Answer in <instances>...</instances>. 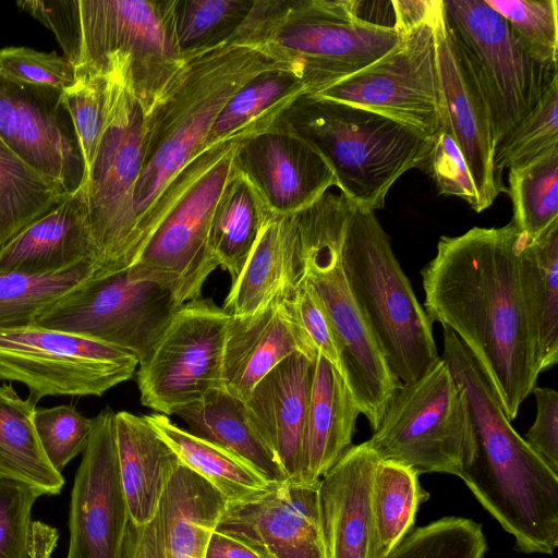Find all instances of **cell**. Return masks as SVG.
Instances as JSON below:
<instances>
[{"instance_id": "obj_24", "label": "cell", "mask_w": 558, "mask_h": 558, "mask_svg": "<svg viewBox=\"0 0 558 558\" xmlns=\"http://www.w3.org/2000/svg\"><path fill=\"white\" fill-rule=\"evenodd\" d=\"M314 360L296 352L281 361L244 401L247 417L287 480L300 482Z\"/></svg>"}, {"instance_id": "obj_46", "label": "cell", "mask_w": 558, "mask_h": 558, "mask_svg": "<svg viewBox=\"0 0 558 558\" xmlns=\"http://www.w3.org/2000/svg\"><path fill=\"white\" fill-rule=\"evenodd\" d=\"M34 424L48 461L62 473L65 465L87 447L93 418L84 416L72 404L36 407Z\"/></svg>"}, {"instance_id": "obj_11", "label": "cell", "mask_w": 558, "mask_h": 558, "mask_svg": "<svg viewBox=\"0 0 558 558\" xmlns=\"http://www.w3.org/2000/svg\"><path fill=\"white\" fill-rule=\"evenodd\" d=\"M471 439L463 391L440 357L420 378L401 384L366 444L380 461L459 476Z\"/></svg>"}, {"instance_id": "obj_7", "label": "cell", "mask_w": 558, "mask_h": 558, "mask_svg": "<svg viewBox=\"0 0 558 558\" xmlns=\"http://www.w3.org/2000/svg\"><path fill=\"white\" fill-rule=\"evenodd\" d=\"M341 259L354 300L391 373L401 384L416 380L440 360L433 323L375 211L350 199Z\"/></svg>"}, {"instance_id": "obj_28", "label": "cell", "mask_w": 558, "mask_h": 558, "mask_svg": "<svg viewBox=\"0 0 558 558\" xmlns=\"http://www.w3.org/2000/svg\"><path fill=\"white\" fill-rule=\"evenodd\" d=\"M360 414L342 374L317 353L303 438L300 483L320 481L351 447Z\"/></svg>"}, {"instance_id": "obj_15", "label": "cell", "mask_w": 558, "mask_h": 558, "mask_svg": "<svg viewBox=\"0 0 558 558\" xmlns=\"http://www.w3.org/2000/svg\"><path fill=\"white\" fill-rule=\"evenodd\" d=\"M230 315L208 299L182 304L138 363L141 402L175 415L223 388L222 362Z\"/></svg>"}, {"instance_id": "obj_17", "label": "cell", "mask_w": 558, "mask_h": 558, "mask_svg": "<svg viewBox=\"0 0 558 558\" xmlns=\"http://www.w3.org/2000/svg\"><path fill=\"white\" fill-rule=\"evenodd\" d=\"M319 488L320 481L269 483L250 496L227 501L216 531L265 558H327Z\"/></svg>"}, {"instance_id": "obj_52", "label": "cell", "mask_w": 558, "mask_h": 558, "mask_svg": "<svg viewBox=\"0 0 558 558\" xmlns=\"http://www.w3.org/2000/svg\"><path fill=\"white\" fill-rule=\"evenodd\" d=\"M45 558H50V557H45Z\"/></svg>"}, {"instance_id": "obj_16", "label": "cell", "mask_w": 558, "mask_h": 558, "mask_svg": "<svg viewBox=\"0 0 558 558\" xmlns=\"http://www.w3.org/2000/svg\"><path fill=\"white\" fill-rule=\"evenodd\" d=\"M432 14L401 34L400 41L355 74L318 96L352 104L432 137L439 131V78Z\"/></svg>"}, {"instance_id": "obj_37", "label": "cell", "mask_w": 558, "mask_h": 558, "mask_svg": "<svg viewBox=\"0 0 558 558\" xmlns=\"http://www.w3.org/2000/svg\"><path fill=\"white\" fill-rule=\"evenodd\" d=\"M303 93H306L304 85L290 68L262 71L241 86L220 110L205 140V148L275 117Z\"/></svg>"}, {"instance_id": "obj_20", "label": "cell", "mask_w": 558, "mask_h": 558, "mask_svg": "<svg viewBox=\"0 0 558 558\" xmlns=\"http://www.w3.org/2000/svg\"><path fill=\"white\" fill-rule=\"evenodd\" d=\"M61 95L0 76V140L72 194L83 185L85 166Z\"/></svg>"}, {"instance_id": "obj_19", "label": "cell", "mask_w": 558, "mask_h": 558, "mask_svg": "<svg viewBox=\"0 0 558 558\" xmlns=\"http://www.w3.org/2000/svg\"><path fill=\"white\" fill-rule=\"evenodd\" d=\"M434 28L439 78V131L448 134L464 156L482 209L505 190L494 168L495 137L484 93L446 21L438 0Z\"/></svg>"}, {"instance_id": "obj_29", "label": "cell", "mask_w": 558, "mask_h": 558, "mask_svg": "<svg viewBox=\"0 0 558 558\" xmlns=\"http://www.w3.org/2000/svg\"><path fill=\"white\" fill-rule=\"evenodd\" d=\"M116 442L129 519L144 524L181 462L145 416L128 411L116 413Z\"/></svg>"}, {"instance_id": "obj_25", "label": "cell", "mask_w": 558, "mask_h": 558, "mask_svg": "<svg viewBox=\"0 0 558 558\" xmlns=\"http://www.w3.org/2000/svg\"><path fill=\"white\" fill-rule=\"evenodd\" d=\"M378 461L364 441L351 446L322 477L327 558H372L371 493Z\"/></svg>"}, {"instance_id": "obj_9", "label": "cell", "mask_w": 558, "mask_h": 558, "mask_svg": "<svg viewBox=\"0 0 558 558\" xmlns=\"http://www.w3.org/2000/svg\"><path fill=\"white\" fill-rule=\"evenodd\" d=\"M349 199L326 192L296 213L305 278L318 295L333 328L342 375L373 432L401 386L365 322L350 289L341 259Z\"/></svg>"}, {"instance_id": "obj_8", "label": "cell", "mask_w": 558, "mask_h": 558, "mask_svg": "<svg viewBox=\"0 0 558 558\" xmlns=\"http://www.w3.org/2000/svg\"><path fill=\"white\" fill-rule=\"evenodd\" d=\"M271 118L238 132L193 158L173 179L153 213L154 232L130 268L168 289L180 304L199 299L218 264L209 246L215 207L232 170L239 142Z\"/></svg>"}, {"instance_id": "obj_12", "label": "cell", "mask_w": 558, "mask_h": 558, "mask_svg": "<svg viewBox=\"0 0 558 558\" xmlns=\"http://www.w3.org/2000/svg\"><path fill=\"white\" fill-rule=\"evenodd\" d=\"M138 363L126 350L35 323L0 329V380L25 385L35 403L47 396L101 397L131 379Z\"/></svg>"}, {"instance_id": "obj_49", "label": "cell", "mask_w": 558, "mask_h": 558, "mask_svg": "<svg viewBox=\"0 0 558 558\" xmlns=\"http://www.w3.org/2000/svg\"><path fill=\"white\" fill-rule=\"evenodd\" d=\"M290 302L310 344L342 374L333 328L318 295L305 277L290 294Z\"/></svg>"}, {"instance_id": "obj_6", "label": "cell", "mask_w": 558, "mask_h": 558, "mask_svg": "<svg viewBox=\"0 0 558 558\" xmlns=\"http://www.w3.org/2000/svg\"><path fill=\"white\" fill-rule=\"evenodd\" d=\"M274 121L320 155L343 196L374 211L402 174L420 168L430 145V137L393 119L308 93Z\"/></svg>"}, {"instance_id": "obj_36", "label": "cell", "mask_w": 558, "mask_h": 558, "mask_svg": "<svg viewBox=\"0 0 558 558\" xmlns=\"http://www.w3.org/2000/svg\"><path fill=\"white\" fill-rule=\"evenodd\" d=\"M68 195L0 140V248Z\"/></svg>"}, {"instance_id": "obj_26", "label": "cell", "mask_w": 558, "mask_h": 558, "mask_svg": "<svg viewBox=\"0 0 558 558\" xmlns=\"http://www.w3.org/2000/svg\"><path fill=\"white\" fill-rule=\"evenodd\" d=\"M92 260L82 187L0 248V271L26 276L60 274Z\"/></svg>"}, {"instance_id": "obj_38", "label": "cell", "mask_w": 558, "mask_h": 558, "mask_svg": "<svg viewBox=\"0 0 558 558\" xmlns=\"http://www.w3.org/2000/svg\"><path fill=\"white\" fill-rule=\"evenodd\" d=\"M512 223L529 240L558 220V146L509 169Z\"/></svg>"}, {"instance_id": "obj_27", "label": "cell", "mask_w": 558, "mask_h": 558, "mask_svg": "<svg viewBox=\"0 0 558 558\" xmlns=\"http://www.w3.org/2000/svg\"><path fill=\"white\" fill-rule=\"evenodd\" d=\"M304 277L296 214H271L222 308L231 316L254 314L278 294L293 291Z\"/></svg>"}, {"instance_id": "obj_18", "label": "cell", "mask_w": 558, "mask_h": 558, "mask_svg": "<svg viewBox=\"0 0 558 558\" xmlns=\"http://www.w3.org/2000/svg\"><path fill=\"white\" fill-rule=\"evenodd\" d=\"M117 442L116 412L93 417L71 494L66 558H117L129 521Z\"/></svg>"}, {"instance_id": "obj_40", "label": "cell", "mask_w": 558, "mask_h": 558, "mask_svg": "<svg viewBox=\"0 0 558 558\" xmlns=\"http://www.w3.org/2000/svg\"><path fill=\"white\" fill-rule=\"evenodd\" d=\"M253 0H174L173 25L183 59L227 44Z\"/></svg>"}, {"instance_id": "obj_30", "label": "cell", "mask_w": 558, "mask_h": 558, "mask_svg": "<svg viewBox=\"0 0 558 558\" xmlns=\"http://www.w3.org/2000/svg\"><path fill=\"white\" fill-rule=\"evenodd\" d=\"M523 293L539 373L558 362V220L520 251Z\"/></svg>"}, {"instance_id": "obj_4", "label": "cell", "mask_w": 558, "mask_h": 558, "mask_svg": "<svg viewBox=\"0 0 558 558\" xmlns=\"http://www.w3.org/2000/svg\"><path fill=\"white\" fill-rule=\"evenodd\" d=\"M276 66L288 65L258 48L240 45L185 58L144 119L142 166L134 192L141 253L154 232L157 202L179 172L206 149L205 140L220 110L253 76Z\"/></svg>"}, {"instance_id": "obj_47", "label": "cell", "mask_w": 558, "mask_h": 558, "mask_svg": "<svg viewBox=\"0 0 558 558\" xmlns=\"http://www.w3.org/2000/svg\"><path fill=\"white\" fill-rule=\"evenodd\" d=\"M0 76L15 84L61 93L76 81L73 65L63 56L28 47L0 49Z\"/></svg>"}, {"instance_id": "obj_14", "label": "cell", "mask_w": 558, "mask_h": 558, "mask_svg": "<svg viewBox=\"0 0 558 558\" xmlns=\"http://www.w3.org/2000/svg\"><path fill=\"white\" fill-rule=\"evenodd\" d=\"M181 305L168 289L128 268L69 290L35 324L114 345L141 362Z\"/></svg>"}, {"instance_id": "obj_35", "label": "cell", "mask_w": 558, "mask_h": 558, "mask_svg": "<svg viewBox=\"0 0 558 558\" xmlns=\"http://www.w3.org/2000/svg\"><path fill=\"white\" fill-rule=\"evenodd\" d=\"M420 474L393 461H378L371 493L372 558H384L411 530L429 494Z\"/></svg>"}, {"instance_id": "obj_51", "label": "cell", "mask_w": 558, "mask_h": 558, "mask_svg": "<svg viewBox=\"0 0 558 558\" xmlns=\"http://www.w3.org/2000/svg\"><path fill=\"white\" fill-rule=\"evenodd\" d=\"M205 558H265L246 544L227 534L215 532L211 534Z\"/></svg>"}, {"instance_id": "obj_21", "label": "cell", "mask_w": 558, "mask_h": 558, "mask_svg": "<svg viewBox=\"0 0 558 558\" xmlns=\"http://www.w3.org/2000/svg\"><path fill=\"white\" fill-rule=\"evenodd\" d=\"M232 168L274 215L296 214L336 186L320 155L274 119L239 142Z\"/></svg>"}, {"instance_id": "obj_32", "label": "cell", "mask_w": 558, "mask_h": 558, "mask_svg": "<svg viewBox=\"0 0 558 558\" xmlns=\"http://www.w3.org/2000/svg\"><path fill=\"white\" fill-rule=\"evenodd\" d=\"M36 404L12 385H0V477L32 485L43 495H58L62 473L48 461L34 424Z\"/></svg>"}, {"instance_id": "obj_39", "label": "cell", "mask_w": 558, "mask_h": 558, "mask_svg": "<svg viewBox=\"0 0 558 558\" xmlns=\"http://www.w3.org/2000/svg\"><path fill=\"white\" fill-rule=\"evenodd\" d=\"M40 496L32 485L0 477V558L51 556L57 530L32 520L33 506Z\"/></svg>"}, {"instance_id": "obj_34", "label": "cell", "mask_w": 558, "mask_h": 558, "mask_svg": "<svg viewBox=\"0 0 558 558\" xmlns=\"http://www.w3.org/2000/svg\"><path fill=\"white\" fill-rule=\"evenodd\" d=\"M180 462L209 482L227 501L264 489L269 483L225 448L186 430L163 414L145 415Z\"/></svg>"}, {"instance_id": "obj_1", "label": "cell", "mask_w": 558, "mask_h": 558, "mask_svg": "<svg viewBox=\"0 0 558 558\" xmlns=\"http://www.w3.org/2000/svg\"><path fill=\"white\" fill-rule=\"evenodd\" d=\"M525 236L510 222L441 236L421 270L424 310L481 363L509 421L541 374L520 267Z\"/></svg>"}, {"instance_id": "obj_3", "label": "cell", "mask_w": 558, "mask_h": 558, "mask_svg": "<svg viewBox=\"0 0 558 558\" xmlns=\"http://www.w3.org/2000/svg\"><path fill=\"white\" fill-rule=\"evenodd\" d=\"M174 0H32L17 5L56 36L75 75L118 70L147 114L184 60Z\"/></svg>"}, {"instance_id": "obj_43", "label": "cell", "mask_w": 558, "mask_h": 558, "mask_svg": "<svg viewBox=\"0 0 558 558\" xmlns=\"http://www.w3.org/2000/svg\"><path fill=\"white\" fill-rule=\"evenodd\" d=\"M555 146H558V76L531 113L495 144L494 168L501 177L504 169L521 166Z\"/></svg>"}, {"instance_id": "obj_2", "label": "cell", "mask_w": 558, "mask_h": 558, "mask_svg": "<svg viewBox=\"0 0 558 558\" xmlns=\"http://www.w3.org/2000/svg\"><path fill=\"white\" fill-rule=\"evenodd\" d=\"M446 363L463 391L472 432L458 477L513 536L515 550L553 555L558 546V474L511 426L489 377L470 351L459 348Z\"/></svg>"}, {"instance_id": "obj_45", "label": "cell", "mask_w": 558, "mask_h": 558, "mask_svg": "<svg viewBox=\"0 0 558 558\" xmlns=\"http://www.w3.org/2000/svg\"><path fill=\"white\" fill-rule=\"evenodd\" d=\"M110 87L109 74H87L76 76L75 83L61 95L80 145L85 178L96 157L106 125Z\"/></svg>"}, {"instance_id": "obj_31", "label": "cell", "mask_w": 558, "mask_h": 558, "mask_svg": "<svg viewBox=\"0 0 558 558\" xmlns=\"http://www.w3.org/2000/svg\"><path fill=\"white\" fill-rule=\"evenodd\" d=\"M175 415L189 425L190 432L235 454L268 483L287 481L282 469L252 426L244 402L223 388L208 392Z\"/></svg>"}, {"instance_id": "obj_50", "label": "cell", "mask_w": 558, "mask_h": 558, "mask_svg": "<svg viewBox=\"0 0 558 558\" xmlns=\"http://www.w3.org/2000/svg\"><path fill=\"white\" fill-rule=\"evenodd\" d=\"M536 417L525 434L533 452L558 474V392L553 388L535 387Z\"/></svg>"}, {"instance_id": "obj_41", "label": "cell", "mask_w": 558, "mask_h": 558, "mask_svg": "<svg viewBox=\"0 0 558 558\" xmlns=\"http://www.w3.org/2000/svg\"><path fill=\"white\" fill-rule=\"evenodd\" d=\"M93 274L88 262L68 271L43 277L0 271V329L34 324L45 307L92 279Z\"/></svg>"}, {"instance_id": "obj_13", "label": "cell", "mask_w": 558, "mask_h": 558, "mask_svg": "<svg viewBox=\"0 0 558 558\" xmlns=\"http://www.w3.org/2000/svg\"><path fill=\"white\" fill-rule=\"evenodd\" d=\"M448 26L488 104L495 144L539 102L557 66L531 59L485 0H441Z\"/></svg>"}, {"instance_id": "obj_23", "label": "cell", "mask_w": 558, "mask_h": 558, "mask_svg": "<svg viewBox=\"0 0 558 558\" xmlns=\"http://www.w3.org/2000/svg\"><path fill=\"white\" fill-rule=\"evenodd\" d=\"M282 292L254 314L231 316L222 362L223 389L245 401L254 386L281 361L300 352L314 360L294 315L290 294Z\"/></svg>"}, {"instance_id": "obj_44", "label": "cell", "mask_w": 558, "mask_h": 558, "mask_svg": "<svg viewBox=\"0 0 558 558\" xmlns=\"http://www.w3.org/2000/svg\"><path fill=\"white\" fill-rule=\"evenodd\" d=\"M508 23L519 45L534 61L557 66V0H485Z\"/></svg>"}, {"instance_id": "obj_33", "label": "cell", "mask_w": 558, "mask_h": 558, "mask_svg": "<svg viewBox=\"0 0 558 558\" xmlns=\"http://www.w3.org/2000/svg\"><path fill=\"white\" fill-rule=\"evenodd\" d=\"M271 213L251 183L231 170L215 207L209 246L218 267L232 282L242 271Z\"/></svg>"}, {"instance_id": "obj_48", "label": "cell", "mask_w": 558, "mask_h": 558, "mask_svg": "<svg viewBox=\"0 0 558 558\" xmlns=\"http://www.w3.org/2000/svg\"><path fill=\"white\" fill-rule=\"evenodd\" d=\"M420 169L434 180L440 194L460 197L476 213L483 211L464 156L448 134L438 131L430 137Z\"/></svg>"}, {"instance_id": "obj_10", "label": "cell", "mask_w": 558, "mask_h": 558, "mask_svg": "<svg viewBox=\"0 0 558 558\" xmlns=\"http://www.w3.org/2000/svg\"><path fill=\"white\" fill-rule=\"evenodd\" d=\"M110 75V100L100 144L83 185L93 251V278L133 266L136 238L134 192L142 166L145 113L121 73Z\"/></svg>"}, {"instance_id": "obj_22", "label": "cell", "mask_w": 558, "mask_h": 558, "mask_svg": "<svg viewBox=\"0 0 558 558\" xmlns=\"http://www.w3.org/2000/svg\"><path fill=\"white\" fill-rule=\"evenodd\" d=\"M226 498L205 478L180 464L153 518L126 523L117 558H205Z\"/></svg>"}, {"instance_id": "obj_5", "label": "cell", "mask_w": 558, "mask_h": 558, "mask_svg": "<svg viewBox=\"0 0 558 558\" xmlns=\"http://www.w3.org/2000/svg\"><path fill=\"white\" fill-rule=\"evenodd\" d=\"M401 39L393 26L361 15L353 0H253L226 45L258 48L287 64L318 94L387 53Z\"/></svg>"}, {"instance_id": "obj_42", "label": "cell", "mask_w": 558, "mask_h": 558, "mask_svg": "<svg viewBox=\"0 0 558 558\" xmlns=\"http://www.w3.org/2000/svg\"><path fill=\"white\" fill-rule=\"evenodd\" d=\"M486 550L480 523L446 517L411 530L384 558H483Z\"/></svg>"}]
</instances>
